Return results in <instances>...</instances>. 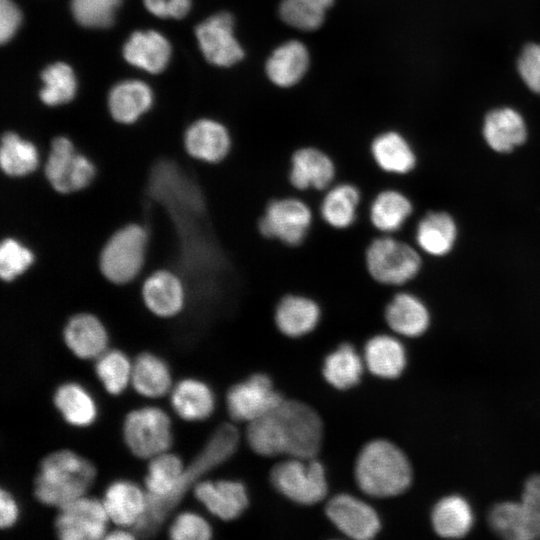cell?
<instances>
[{
    "mask_svg": "<svg viewBox=\"0 0 540 540\" xmlns=\"http://www.w3.org/2000/svg\"><path fill=\"white\" fill-rule=\"evenodd\" d=\"M323 435L316 411L298 401L283 400L270 412L249 423L247 441L262 456L314 458Z\"/></svg>",
    "mask_w": 540,
    "mask_h": 540,
    "instance_id": "1",
    "label": "cell"
},
{
    "mask_svg": "<svg viewBox=\"0 0 540 540\" xmlns=\"http://www.w3.org/2000/svg\"><path fill=\"white\" fill-rule=\"evenodd\" d=\"M316 209L300 194L282 192L268 197L256 216L254 230L264 242L298 250L312 236Z\"/></svg>",
    "mask_w": 540,
    "mask_h": 540,
    "instance_id": "2",
    "label": "cell"
},
{
    "mask_svg": "<svg viewBox=\"0 0 540 540\" xmlns=\"http://www.w3.org/2000/svg\"><path fill=\"white\" fill-rule=\"evenodd\" d=\"M239 434L230 424L221 425L211 436L198 457L185 469L175 490L166 497H154L146 493V511L132 528L135 535L152 536L168 513L178 503L185 491L204 473L227 460L236 450Z\"/></svg>",
    "mask_w": 540,
    "mask_h": 540,
    "instance_id": "3",
    "label": "cell"
},
{
    "mask_svg": "<svg viewBox=\"0 0 540 540\" xmlns=\"http://www.w3.org/2000/svg\"><path fill=\"white\" fill-rule=\"evenodd\" d=\"M95 476L91 462L70 450H59L41 461L34 496L45 505L61 508L84 496Z\"/></svg>",
    "mask_w": 540,
    "mask_h": 540,
    "instance_id": "4",
    "label": "cell"
},
{
    "mask_svg": "<svg viewBox=\"0 0 540 540\" xmlns=\"http://www.w3.org/2000/svg\"><path fill=\"white\" fill-rule=\"evenodd\" d=\"M355 478L365 494L391 497L409 487L412 469L407 457L396 445L386 440H374L359 453Z\"/></svg>",
    "mask_w": 540,
    "mask_h": 540,
    "instance_id": "5",
    "label": "cell"
},
{
    "mask_svg": "<svg viewBox=\"0 0 540 540\" xmlns=\"http://www.w3.org/2000/svg\"><path fill=\"white\" fill-rule=\"evenodd\" d=\"M365 275L373 285L401 287L420 272L422 260L417 250L393 235L374 234L361 251Z\"/></svg>",
    "mask_w": 540,
    "mask_h": 540,
    "instance_id": "6",
    "label": "cell"
},
{
    "mask_svg": "<svg viewBox=\"0 0 540 540\" xmlns=\"http://www.w3.org/2000/svg\"><path fill=\"white\" fill-rule=\"evenodd\" d=\"M147 234L142 226L129 224L106 241L99 255V269L111 283L126 284L142 269Z\"/></svg>",
    "mask_w": 540,
    "mask_h": 540,
    "instance_id": "7",
    "label": "cell"
},
{
    "mask_svg": "<svg viewBox=\"0 0 540 540\" xmlns=\"http://www.w3.org/2000/svg\"><path fill=\"white\" fill-rule=\"evenodd\" d=\"M341 176L340 164L326 150L304 145L289 155L285 168V182L290 192L321 194Z\"/></svg>",
    "mask_w": 540,
    "mask_h": 540,
    "instance_id": "8",
    "label": "cell"
},
{
    "mask_svg": "<svg viewBox=\"0 0 540 540\" xmlns=\"http://www.w3.org/2000/svg\"><path fill=\"white\" fill-rule=\"evenodd\" d=\"M274 487L290 500L312 505L323 500L328 486L324 467L314 458L290 457L271 471Z\"/></svg>",
    "mask_w": 540,
    "mask_h": 540,
    "instance_id": "9",
    "label": "cell"
},
{
    "mask_svg": "<svg viewBox=\"0 0 540 540\" xmlns=\"http://www.w3.org/2000/svg\"><path fill=\"white\" fill-rule=\"evenodd\" d=\"M316 206L317 219L329 231L347 233L361 220L365 190L352 179H338L320 194Z\"/></svg>",
    "mask_w": 540,
    "mask_h": 540,
    "instance_id": "10",
    "label": "cell"
},
{
    "mask_svg": "<svg viewBox=\"0 0 540 540\" xmlns=\"http://www.w3.org/2000/svg\"><path fill=\"white\" fill-rule=\"evenodd\" d=\"M123 437L135 456L150 459L170 447V419L163 410L156 407L133 410L124 420Z\"/></svg>",
    "mask_w": 540,
    "mask_h": 540,
    "instance_id": "11",
    "label": "cell"
},
{
    "mask_svg": "<svg viewBox=\"0 0 540 540\" xmlns=\"http://www.w3.org/2000/svg\"><path fill=\"white\" fill-rule=\"evenodd\" d=\"M95 173L93 163L77 153L68 138L59 136L52 140L44 175L53 190L60 194L80 191L90 184Z\"/></svg>",
    "mask_w": 540,
    "mask_h": 540,
    "instance_id": "12",
    "label": "cell"
},
{
    "mask_svg": "<svg viewBox=\"0 0 540 540\" xmlns=\"http://www.w3.org/2000/svg\"><path fill=\"white\" fill-rule=\"evenodd\" d=\"M108 519L103 502L84 495L59 508L55 528L62 540H96L104 538Z\"/></svg>",
    "mask_w": 540,
    "mask_h": 540,
    "instance_id": "13",
    "label": "cell"
},
{
    "mask_svg": "<svg viewBox=\"0 0 540 540\" xmlns=\"http://www.w3.org/2000/svg\"><path fill=\"white\" fill-rule=\"evenodd\" d=\"M322 319L319 300L307 291L290 289L276 300L273 321L286 337L300 338L313 332Z\"/></svg>",
    "mask_w": 540,
    "mask_h": 540,
    "instance_id": "14",
    "label": "cell"
},
{
    "mask_svg": "<svg viewBox=\"0 0 540 540\" xmlns=\"http://www.w3.org/2000/svg\"><path fill=\"white\" fill-rule=\"evenodd\" d=\"M195 35L204 57L215 66H232L244 56L234 35L233 17L227 12L214 14L201 22Z\"/></svg>",
    "mask_w": 540,
    "mask_h": 540,
    "instance_id": "15",
    "label": "cell"
},
{
    "mask_svg": "<svg viewBox=\"0 0 540 540\" xmlns=\"http://www.w3.org/2000/svg\"><path fill=\"white\" fill-rule=\"evenodd\" d=\"M284 399L264 374H255L232 386L227 394L230 416L251 423L280 404Z\"/></svg>",
    "mask_w": 540,
    "mask_h": 540,
    "instance_id": "16",
    "label": "cell"
},
{
    "mask_svg": "<svg viewBox=\"0 0 540 540\" xmlns=\"http://www.w3.org/2000/svg\"><path fill=\"white\" fill-rule=\"evenodd\" d=\"M413 213L406 194L393 187L373 191L365 206L366 222L374 234L393 235L400 231Z\"/></svg>",
    "mask_w": 540,
    "mask_h": 540,
    "instance_id": "17",
    "label": "cell"
},
{
    "mask_svg": "<svg viewBox=\"0 0 540 540\" xmlns=\"http://www.w3.org/2000/svg\"><path fill=\"white\" fill-rule=\"evenodd\" d=\"M184 146L194 159L215 166L228 159L233 143L225 125L213 119L203 118L187 128Z\"/></svg>",
    "mask_w": 540,
    "mask_h": 540,
    "instance_id": "18",
    "label": "cell"
},
{
    "mask_svg": "<svg viewBox=\"0 0 540 540\" xmlns=\"http://www.w3.org/2000/svg\"><path fill=\"white\" fill-rule=\"evenodd\" d=\"M326 514L342 533L353 539H371L380 529L376 511L366 502L348 494L333 497L326 506Z\"/></svg>",
    "mask_w": 540,
    "mask_h": 540,
    "instance_id": "19",
    "label": "cell"
},
{
    "mask_svg": "<svg viewBox=\"0 0 540 540\" xmlns=\"http://www.w3.org/2000/svg\"><path fill=\"white\" fill-rule=\"evenodd\" d=\"M372 168L386 175L402 176L414 170L417 157L409 142L396 131H384L369 144Z\"/></svg>",
    "mask_w": 540,
    "mask_h": 540,
    "instance_id": "20",
    "label": "cell"
},
{
    "mask_svg": "<svg viewBox=\"0 0 540 540\" xmlns=\"http://www.w3.org/2000/svg\"><path fill=\"white\" fill-rule=\"evenodd\" d=\"M488 523L493 532L505 539L540 538V516L521 501H507L494 505L489 511Z\"/></svg>",
    "mask_w": 540,
    "mask_h": 540,
    "instance_id": "21",
    "label": "cell"
},
{
    "mask_svg": "<svg viewBox=\"0 0 540 540\" xmlns=\"http://www.w3.org/2000/svg\"><path fill=\"white\" fill-rule=\"evenodd\" d=\"M383 317L391 331L405 337L422 335L430 322L429 312L423 301L407 291H399L388 300Z\"/></svg>",
    "mask_w": 540,
    "mask_h": 540,
    "instance_id": "22",
    "label": "cell"
},
{
    "mask_svg": "<svg viewBox=\"0 0 540 540\" xmlns=\"http://www.w3.org/2000/svg\"><path fill=\"white\" fill-rule=\"evenodd\" d=\"M194 495L213 515L222 520L240 516L248 505L246 489L237 481H200L194 486Z\"/></svg>",
    "mask_w": 540,
    "mask_h": 540,
    "instance_id": "23",
    "label": "cell"
},
{
    "mask_svg": "<svg viewBox=\"0 0 540 540\" xmlns=\"http://www.w3.org/2000/svg\"><path fill=\"white\" fill-rule=\"evenodd\" d=\"M103 505L109 519L122 528H133L146 511V494L134 483L118 480L104 493Z\"/></svg>",
    "mask_w": 540,
    "mask_h": 540,
    "instance_id": "24",
    "label": "cell"
},
{
    "mask_svg": "<svg viewBox=\"0 0 540 540\" xmlns=\"http://www.w3.org/2000/svg\"><path fill=\"white\" fill-rule=\"evenodd\" d=\"M63 338L67 347L79 358L93 359L107 347V332L100 320L89 313H78L67 321Z\"/></svg>",
    "mask_w": 540,
    "mask_h": 540,
    "instance_id": "25",
    "label": "cell"
},
{
    "mask_svg": "<svg viewBox=\"0 0 540 540\" xmlns=\"http://www.w3.org/2000/svg\"><path fill=\"white\" fill-rule=\"evenodd\" d=\"M145 306L155 315L171 317L183 307L185 293L179 278L167 270H157L142 285Z\"/></svg>",
    "mask_w": 540,
    "mask_h": 540,
    "instance_id": "26",
    "label": "cell"
},
{
    "mask_svg": "<svg viewBox=\"0 0 540 540\" xmlns=\"http://www.w3.org/2000/svg\"><path fill=\"white\" fill-rule=\"evenodd\" d=\"M123 56L135 67L149 73H159L166 68L170 60L171 46L157 31H136L125 43Z\"/></svg>",
    "mask_w": 540,
    "mask_h": 540,
    "instance_id": "27",
    "label": "cell"
},
{
    "mask_svg": "<svg viewBox=\"0 0 540 540\" xmlns=\"http://www.w3.org/2000/svg\"><path fill=\"white\" fill-rule=\"evenodd\" d=\"M309 66L306 46L292 40L278 46L266 62V74L277 86L290 87L304 76Z\"/></svg>",
    "mask_w": 540,
    "mask_h": 540,
    "instance_id": "28",
    "label": "cell"
},
{
    "mask_svg": "<svg viewBox=\"0 0 540 540\" xmlns=\"http://www.w3.org/2000/svg\"><path fill=\"white\" fill-rule=\"evenodd\" d=\"M363 356L369 371L381 378L398 377L406 365L404 346L389 334H376L369 338Z\"/></svg>",
    "mask_w": 540,
    "mask_h": 540,
    "instance_id": "29",
    "label": "cell"
},
{
    "mask_svg": "<svg viewBox=\"0 0 540 540\" xmlns=\"http://www.w3.org/2000/svg\"><path fill=\"white\" fill-rule=\"evenodd\" d=\"M483 134L493 150L506 153L524 143L527 131L525 122L517 111L501 108L487 114Z\"/></svg>",
    "mask_w": 540,
    "mask_h": 540,
    "instance_id": "30",
    "label": "cell"
},
{
    "mask_svg": "<svg viewBox=\"0 0 540 540\" xmlns=\"http://www.w3.org/2000/svg\"><path fill=\"white\" fill-rule=\"evenodd\" d=\"M152 101L153 93L146 83L126 80L111 89L108 107L114 120L131 124L151 107Z\"/></svg>",
    "mask_w": 540,
    "mask_h": 540,
    "instance_id": "31",
    "label": "cell"
},
{
    "mask_svg": "<svg viewBox=\"0 0 540 540\" xmlns=\"http://www.w3.org/2000/svg\"><path fill=\"white\" fill-rule=\"evenodd\" d=\"M456 239V225L444 212H429L417 224L415 241L429 255L447 254Z\"/></svg>",
    "mask_w": 540,
    "mask_h": 540,
    "instance_id": "32",
    "label": "cell"
},
{
    "mask_svg": "<svg viewBox=\"0 0 540 540\" xmlns=\"http://www.w3.org/2000/svg\"><path fill=\"white\" fill-rule=\"evenodd\" d=\"M171 404L181 418L202 420L213 412L214 396L205 383L196 379H184L174 387Z\"/></svg>",
    "mask_w": 540,
    "mask_h": 540,
    "instance_id": "33",
    "label": "cell"
},
{
    "mask_svg": "<svg viewBox=\"0 0 540 540\" xmlns=\"http://www.w3.org/2000/svg\"><path fill=\"white\" fill-rule=\"evenodd\" d=\"M431 519L435 532L444 538L463 537L473 525L470 505L457 495L439 500L433 508Z\"/></svg>",
    "mask_w": 540,
    "mask_h": 540,
    "instance_id": "34",
    "label": "cell"
},
{
    "mask_svg": "<svg viewBox=\"0 0 540 540\" xmlns=\"http://www.w3.org/2000/svg\"><path fill=\"white\" fill-rule=\"evenodd\" d=\"M131 383L141 395L160 397L171 386L170 372L163 360L151 353L139 354L132 366Z\"/></svg>",
    "mask_w": 540,
    "mask_h": 540,
    "instance_id": "35",
    "label": "cell"
},
{
    "mask_svg": "<svg viewBox=\"0 0 540 540\" xmlns=\"http://www.w3.org/2000/svg\"><path fill=\"white\" fill-rule=\"evenodd\" d=\"M364 359L355 347L343 343L327 355L323 365V375L328 383L341 390L355 386L364 369Z\"/></svg>",
    "mask_w": 540,
    "mask_h": 540,
    "instance_id": "36",
    "label": "cell"
},
{
    "mask_svg": "<svg viewBox=\"0 0 540 540\" xmlns=\"http://www.w3.org/2000/svg\"><path fill=\"white\" fill-rule=\"evenodd\" d=\"M39 164L38 152L30 141L6 132L1 138L0 167L9 177H23L34 172Z\"/></svg>",
    "mask_w": 540,
    "mask_h": 540,
    "instance_id": "37",
    "label": "cell"
},
{
    "mask_svg": "<svg viewBox=\"0 0 540 540\" xmlns=\"http://www.w3.org/2000/svg\"><path fill=\"white\" fill-rule=\"evenodd\" d=\"M53 400L63 418L71 425L87 426L95 419L96 407L93 399L76 383L60 385Z\"/></svg>",
    "mask_w": 540,
    "mask_h": 540,
    "instance_id": "38",
    "label": "cell"
},
{
    "mask_svg": "<svg viewBox=\"0 0 540 540\" xmlns=\"http://www.w3.org/2000/svg\"><path fill=\"white\" fill-rule=\"evenodd\" d=\"M184 471L182 460L173 453L163 452L150 458L145 477L147 494L168 496L175 490Z\"/></svg>",
    "mask_w": 540,
    "mask_h": 540,
    "instance_id": "39",
    "label": "cell"
},
{
    "mask_svg": "<svg viewBox=\"0 0 540 540\" xmlns=\"http://www.w3.org/2000/svg\"><path fill=\"white\" fill-rule=\"evenodd\" d=\"M43 88L40 98L49 106H57L71 101L76 93L77 82L73 69L64 62H55L41 73Z\"/></svg>",
    "mask_w": 540,
    "mask_h": 540,
    "instance_id": "40",
    "label": "cell"
},
{
    "mask_svg": "<svg viewBox=\"0 0 540 540\" xmlns=\"http://www.w3.org/2000/svg\"><path fill=\"white\" fill-rule=\"evenodd\" d=\"M132 366L118 350H111L98 357L95 371L108 393L120 394L131 380Z\"/></svg>",
    "mask_w": 540,
    "mask_h": 540,
    "instance_id": "41",
    "label": "cell"
},
{
    "mask_svg": "<svg viewBox=\"0 0 540 540\" xmlns=\"http://www.w3.org/2000/svg\"><path fill=\"white\" fill-rule=\"evenodd\" d=\"M122 0H72L71 10L76 21L89 28L112 25Z\"/></svg>",
    "mask_w": 540,
    "mask_h": 540,
    "instance_id": "42",
    "label": "cell"
},
{
    "mask_svg": "<svg viewBox=\"0 0 540 540\" xmlns=\"http://www.w3.org/2000/svg\"><path fill=\"white\" fill-rule=\"evenodd\" d=\"M34 262L30 249L17 240L7 237L0 244V277L11 282L22 275Z\"/></svg>",
    "mask_w": 540,
    "mask_h": 540,
    "instance_id": "43",
    "label": "cell"
},
{
    "mask_svg": "<svg viewBox=\"0 0 540 540\" xmlns=\"http://www.w3.org/2000/svg\"><path fill=\"white\" fill-rule=\"evenodd\" d=\"M325 10L297 0H282L279 6L281 19L289 26L303 30L318 29L325 18Z\"/></svg>",
    "mask_w": 540,
    "mask_h": 540,
    "instance_id": "44",
    "label": "cell"
},
{
    "mask_svg": "<svg viewBox=\"0 0 540 540\" xmlns=\"http://www.w3.org/2000/svg\"><path fill=\"white\" fill-rule=\"evenodd\" d=\"M211 535L209 523L193 512L178 514L169 528V536L173 540H207Z\"/></svg>",
    "mask_w": 540,
    "mask_h": 540,
    "instance_id": "45",
    "label": "cell"
},
{
    "mask_svg": "<svg viewBox=\"0 0 540 540\" xmlns=\"http://www.w3.org/2000/svg\"><path fill=\"white\" fill-rule=\"evenodd\" d=\"M519 74L534 93L540 95V45L528 44L518 60Z\"/></svg>",
    "mask_w": 540,
    "mask_h": 540,
    "instance_id": "46",
    "label": "cell"
},
{
    "mask_svg": "<svg viewBox=\"0 0 540 540\" xmlns=\"http://www.w3.org/2000/svg\"><path fill=\"white\" fill-rule=\"evenodd\" d=\"M146 9L160 18L181 19L189 12L191 0H143Z\"/></svg>",
    "mask_w": 540,
    "mask_h": 540,
    "instance_id": "47",
    "label": "cell"
},
{
    "mask_svg": "<svg viewBox=\"0 0 540 540\" xmlns=\"http://www.w3.org/2000/svg\"><path fill=\"white\" fill-rule=\"evenodd\" d=\"M21 23V13L12 0H0V41H9Z\"/></svg>",
    "mask_w": 540,
    "mask_h": 540,
    "instance_id": "48",
    "label": "cell"
},
{
    "mask_svg": "<svg viewBox=\"0 0 540 540\" xmlns=\"http://www.w3.org/2000/svg\"><path fill=\"white\" fill-rule=\"evenodd\" d=\"M521 502L540 516V474L532 475L524 484Z\"/></svg>",
    "mask_w": 540,
    "mask_h": 540,
    "instance_id": "49",
    "label": "cell"
},
{
    "mask_svg": "<svg viewBox=\"0 0 540 540\" xmlns=\"http://www.w3.org/2000/svg\"><path fill=\"white\" fill-rule=\"evenodd\" d=\"M18 516V509L15 500L4 489L0 490V527L1 529L12 526Z\"/></svg>",
    "mask_w": 540,
    "mask_h": 540,
    "instance_id": "50",
    "label": "cell"
},
{
    "mask_svg": "<svg viewBox=\"0 0 540 540\" xmlns=\"http://www.w3.org/2000/svg\"><path fill=\"white\" fill-rule=\"evenodd\" d=\"M135 538V534L123 529H118L105 534L103 539L106 540H131Z\"/></svg>",
    "mask_w": 540,
    "mask_h": 540,
    "instance_id": "51",
    "label": "cell"
},
{
    "mask_svg": "<svg viewBox=\"0 0 540 540\" xmlns=\"http://www.w3.org/2000/svg\"><path fill=\"white\" fill-rule=\"evenodd\" d=\"M309 5L319 7L323 10H327L334 2V0H297Z\"/></svg>",
    "mask_w": 540,
    "mask_h": 540,
    "instance_id": "52",
    "label": "cell"
}]
</instances>
